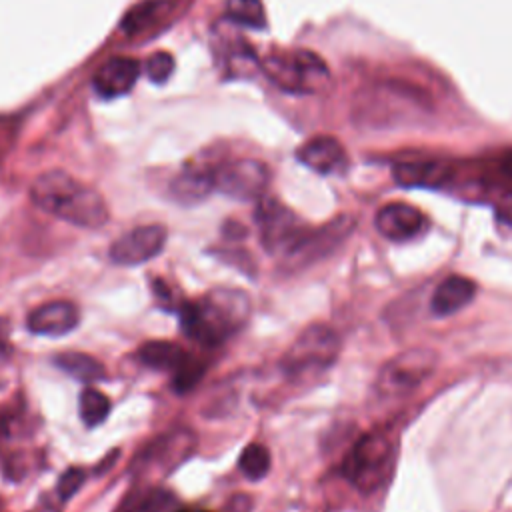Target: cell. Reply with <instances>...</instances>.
<instances>
[{
  "label": "cell",
  "instance_id": "cell-2",
  "mask_svg": "<svg viewBox=\"0 0 512 512\" xmlns=\"http://www.w3.org/2000/svg\"><path fill=\"white\" fill-rule=\"evenodd\" d=\"M182 332L206 346H218L250 318V298L238 288H214L200 300L184 302L178 310Z\"/></svg>",
  "mask_w": 512,
  "mask_h": 512
},
{
  "label": "cell",
  "instance_id": "cell-6",
  "mask_svg": "<svg viewBox=\"0 0 512 512\" xmlns=\"http://www.w3.org/2000/svg\"><path fill=\"white\" fill-rule=\"evenodd\" d=\"M438 354L432 348H408L388 360L376 376V394L398 398L414 392L436 368Z\"/></svg>",
  "mask_w": 512,
  "mask_h": 512
},
{
  "label": "cell",
  "instance_id": "cell-5",
  "mask_svg": "<svg viewBox=\"0 0 512 512\" xmlns=\"http://www.w3.org/2000/svg\"><path fill=\"white\" fill-rule=\"evenodd\" d=\"M264 74L282 90L296 94L318 92L328 82L324 60L310 50H278L262 60Z\"/></svg>",
  "mask_w": 512,
  "mask_h": 512
},
{
  "label": "cell",
  "instance_id": "cell-19",
  "mask_svg": "<svg viewBox=\"0 0 512 512\" xmlns=\"http://www.w3.org/2000/svg\"><path fill=\"white\" fill-rule=\"evenodd\" d=\"M186 358L188 354L184 352V348L168 340H150V342H144L138 350V360L144 366L162 370V372H168V370L176 372Z\"/></svg>",
  "mask_w": 512,
  "mask_h": 512
},
{
  "label": "cell",
  "instance_id": "cell-7",
  "mask_svg": "<svg viewBox=\"0 0 512 512\" xmlns=\"http://www.w3.org/2000/svg\"><path fill=\"white\" fill-rule=\"evenodd\" d=\"M214 190L240 200H260L270 182V170L264 162L254 158H236L212 166Z\"/></svg>",
  "mask_w": 512,
  "mask_h": 512
},
{
  "label": "cell",
  "instance_id": "cell-15",
  "mask_svg": "<svg viewBox=\"0 0 512 512\" xmlns=\"http://www.w3.org/2000/svg\"><path fill=\"white\" fill-rule=\"evenodd\" d=\"M298 160L318 174H336L346 166V152L332 136H314L296 152Z\"/></svg>",
  "mask_w": 512,
  "mask_h": 512
},
{
  "label": "cell",
  "instance_id": "cell-10",
  "mask_svg": "<svg viewBox=\"0 0 512 512\" xmlns=\"http://www.w3.org/2000/svg\"><path fill=\"white\" fill-rule=\"evenodd\" d=\"M194 448V436L188 430H174L150 442L134 460L138 474H170L182 464Z\"/></svg>",
  "mask_w": 512,
  "mask_h": 512
},
{
  "label": "cell",
  "instance_id": "cell-14",
  "mask_svg": "<svg viewBox=\"0 0 512 512\" xmlns=\"http://www.w3.org/2000/svg\"><path fill=\"white\" fill-rule=\"evenodd\" d=\"M140 74V62L130 56L106 60L94 74L92 86L102 98H116L132 90Z\"/></svg>",
  "mask_w": 512,
  "mask_h": 512
},
{
  "label": "cell",
  "instance_id": "cell-30",
  "mask_svg": "<svg viewBox=\"0 0 512 512\" xmlns=\"http://www.w3.org/2000/svg\"><path fill=\"white\" fill-rule=\"evenodd\" d=\"M226 512H252V498L246 494H236L226 504Z\"/></svg>",
  "mask_w": 512,
  "mask_h": 512
},
{
  "label": "cell",
  "instance_id": "cell-33",
  "mask_svg": "<svg viewBox=\"0 0 512 512\" xmlns=\"http://www.w3.org/2000/svg\"><path fill=\"white\" fill-rule=\"evenodd\" d=\"M502 172L512 180V150L502 158Z\"/></svg>",
  "mask_w": 512,
  "mask_h": 512
},
{
  "label": "cell",
  "instance_id": "cell-9",
  "mask_svg": "<svg viewBox=\"0 0 512 512\" xmlns=\"http://www.w3.org/2000/svg\"><path fill=\"white\" fill-rule=\"evenodd\" d=\"M352 226L354 222L348 216H340L318 230H306L300 240L284 254V264L290 268H302L326 258L346 240Z\"/></svg>",
  "mask_w": 512,
  "mask_h": 512
},
{
  "label": "cell",
  "instance_id": "cell-18",
  "mask_svg": "<svg viewBox=\"0 0 512 512\" xmlns=\"http://www.w3.org/2000/svg\"><path fill=\"white\" fill-rule=\"evenodd\" d=\"M452 170L446 162L438 160H414V162H400L394 166L392 176L402 186H424L436 188L450 178Z\"/></svg>",
  "mask_w": 512,
  "mask_h": 512
},
{
  "label": "cell",
  "instance_id": "cell-27",
  "mask_svg": "<svg viewBox=\"0 0 512 512\" xmlns=\"http://www.w3.org/2000/svg\"><path fill=\"white\" fill-rule=\"evenodd\" d=\"M144 68H146V76H148L152 82L162 84V82L168 80L170 74L174 72V58H172V54H168V52H154V54L148 56Z\"/></svg>",
  "mask_w": 512,
  "mask_h": 512
},
{
  "label": "cell",
  "instance_id": "cell-3",
  "mask_svg": "<svg viewBox=\"0 0 512 512\" xmlns=\"http://www.w3.org/2000/svg\"><path fill=\"white\" fill-rule=\"evenodd\" d=\"M340 354L338 334L324 324L304 328L280 360L284 376L294 382H304L324 374Z\"/></svg>",
  "mask_w": 512,
  "mask_h": 512
},
{
  "label": "cell",
  "instance_id": "cell-8",
  "mask_svg": "<svg viewBox=\"0 0 512 512\" xmlns=\"http://www.w3.org/2000/svg\"><path fill=\"white\" fill-rule=\"evenodd\" d=\"M260 242L270 254H286L306 232L300 218L276 198H260L254 212Z\"/></svg>",
  "mask_w": 512,
  "mask_h": 512
},
{
  "label": "cell",
  "instance_id": "cell-16",
  "mask_svg": "<svg viewBox=\"0 0 512 512\" xmlns=\"http://www.w3.org/2000/svg\"><path fill=\"white\" fill-rule=\"evenodd\" d=\"M476 284L460 274H450L438 282L430 298V310L434 316H450L472 302Z\"/></svg>",
  "mask_w": 512,
  "mask_h": 512
},
{
  "label": "cell",
  "instance_id": "cell-28",
  "mask_svg": "<svg viewBox=\"0 0 512 512\" xmlns=\"http://www.w3.org/2000/svg\"><path fill=\"white\" fill-rule=\"evenodd\" d=\"M84 480H86V472L82 468L64 470L56 484V492H58L60 500H70L82 488Z\"/></svg>",
  "mask_w": 512,
  "mask_h": 512
},
{
  "label": "cell",
  "instance_id": "cell-32",
  "mask_svg": "<svg viewBox=\"0 0 512 512\" xmlns=\"http://www.w3.org/2000/svg\"><path fill=\"white\" fill-rule=\"evenodd\" d=\"M12 126H10V122L6 120V118H0V152L6 148V144H8V140H10V136H12Z\"/></svg>",
  "mask_w": 512,
  "mask_h": 512
},
{
  "label": "cell",
  "instance_id": "cell-31",
  "mask_svg": "<svg viewBox=\"0 0 512 512\" xmlns=\"http://www.w3.org/2000/svg\"><path fill=\"white\" fill-rule=\"evenodd\" d=\"M222 234H224V238L226 240H242V238H246V234H248V230L242 226V224H238V222H226L224 224V228H222Z\"/></svg>",
  "mask_w": 512,
  "mask_h": 512
},
{
  "label": "cell",
  "instance_id": "cell-4",
  "mask_svg": "<svg viewBox=\"0 0 512 512\" xmlns=\"http://www.w3.org/2000/svg\"><path fill=\"white\" fill-rule=\"evenodd\" d=\"M394 466V444L384 432L364 434L342 462L344 478L360 492L380 490Z\"/></svg>",
  "mask_w": 512,
  "mask_h": 512
},
{
  "label": "cell",
  "instance_id": "cell-22",
  "mask_svg": "<svg viewBox=\"0 0 512 512\" xmlns=\"http://www.w3.org/2000/svg\"><path fill=\"white\" fill-rule=\"evenodd\" d=\"M120 512H178V498L170 490L148 488L146 492H134Z\"/></svg>",
  "mask_w": 512,
  "mask_h": 512
},
{
  "label": "cell",
  "instance_id": "cell-13",
  "mask_svg": "<svg viewBox=\"0 0 512 512\" xmlns=\"http://www.w3.org/2000/svg\"><path fill=\"white\" fill-rule=\"evenodd\" d=\"M374 224L384 238L392 242H406L416 238L424 230L426 218L412 204L390 202L376 212Z\"/></svg>",
  "mask_w": 512,
  "mask_h": 512
},
{
  "label": "cell",
  "instance_id": "cell-12",
  "mask_svg": "<svg viewBox=\"0 0 512 512\" xmlns=\"http://www.w3.org/2000/svg\"><path fill=\"white\" fill-rule=\"evenodd\" d=\"M80 322V310L70 300H50L36 306L28 318L26 326L36 336L60 338L70 334Z\"/></svg>",
  "mask_w": 512,
  "mask_h": 512
},
{
  "label": "cell",
  "instance_id": "cell-11",
  "mask_svg": "<svg viewBox=\"0 0 512 512\" xmlns=\"http://www.w3.org/2000/svg\"><path fill=\"white\" fill-rule=\"evenodd\" d=\"M166 228L162 224H144L128 230L110 246V260L120 266H140L158 256L166 244Z\"/></svg>",
  "mask_w": 512,
  "mask_h": 512
},
{
  "label": "cell",
  "instance_id": "cell-23",
  "mask_svg": "<svg viewBox=\"0 0 512 512\" xmlns=\"http://www.w3.org/2000/svg\"><path fill=\"white\" fill-rule=\"evenodd\" d=\"M110 398L96 390V388H84L80 392V398H78V412H80V418L82 422L88 426V428H96L98 424H102L108 414H110Z\"/></svg>",
  "mask_w": 512,
  "mask_h": 512
},
{
  "label": "cell",
  "instance_id": "cell-20",
  "mask_svg": "<svg viewBox=\"0 0 512 512\" xmlns=\"http://www.w3.org/2000/svg\"><path fill=\"white\" fill-rule=\"evenodd\" d=\"M54 364L70 374L72 378L92 384V382H100L106 378V368L90 354L86 352H76V350H68V352H60L54 356Z\"/></svg>",
  "mask_w": 512,
  "mask_h": 512
},
{
  "label": "cell",
  "instance_id": "cell-17",
  "mask_svg": "<svg viewBox=\"0 0 512 512\" xmlns=\"http://www.w3.org/2000/svg\"><path fill=\"white\" fill-rule=\"evenodd\" d=\"M214 192L212 168L208 166H186L170 182V196L186 206L198 204Z\"/></svg>",
  "mask_w": 512,
  "mask_h": 512
},
{
  "label": "cell",
  "instance_id": "cell-34",
  "mask_svg": "<svg viewBox=\"0 0 512 512\" xmlns=\"http://www.w3.org/2000/svg\"><path fill=\"white\" fill-rule=\"evenodd\" d=\"M178 512H188V510H178ZM194 512H204V510H194Z\"/></svg>",
  "mask_w": 512,
  "mask_h": 512
},
{
  "label": "cell",
  "instance_id": "cell-29",
  "mask_svg": "<svg viewBox=\"0 0 512 512\" xmlns=\"http://www.w3.org/2000/svg\"><path fill=\"white\" fill-rule=\"evenodd\" d=\"M222 260L234 264L240 272L244 274H250V276H256V268H254V260L250 254L246 252H240V250H228L226 254H220Z\"/></svg>",
  "mask_w": 512,
  "mask_h": 512
},
{
  "label": "cell",
  "instance_id": "cell-21",
  "mask_svg": "<svg viewBox=\"0 0 512 512\" xmlns=\"http://www.w3.org/2000/svg\"><path fill=\"white\" fill-rule=\"evenodd\" d=\"M170 12V4L166 0H146L136 4L126 12L122 20V30L126 34H140L144 30L154 28L158 20H162Z\"/></svg>",
  "mask_w": 512,
  "mask_h": 512
},
{
  "label": "cell",
  "instance_id": "cell-25",
  "mask_svg": "<svg viewBox=\"0 0 512 512\" xmlns=\"http://www.w3.org/2000/svg\"><path fill=\"white\" fill-rule=\"evenodd\" d=\"M226 14L240 26L264 28L266 16L260 0H226Z\"/></svg>",
  "mask_w": 512,
  "mask_h": 512
},
{
  "label": "cell",
  "instance_id": "cell-24",
  "mask_svg": "<svg viewBox=\"0 0 512 512\" xmlns=\"http://www.w3.org/2000/svg\"><path fill=\"white\" fill-rule=\"evenodd\" d=\"M270 464H272L270 450H268L264 444H258V442L248 444V446L240 452V458H238V468H240V472L244 474V478H248V480H252V482L262 480V478L268 474Z\"/></svg>",
  "mask_w": 512,
  "mask_h": 512
},
{
  "label": "cell",
  "instance_id": "cell-26",
  "mask_svg": "<svg viewBox=\"0 0 512 512\" xmlns=\"http://www.w3.org/2000/svg\"><path fill=\"white\" fill-rule=\"evenodd\" d=\"M204 370H206L204 362H200L198 358H190V356H188V358L182 362V366L176 370V376H174V390H176L178 394L190 392V390L202 380Z\"/></svg>",
  "mask_w": 512,
  "mask_h": 512
},
{
  "label": "cell",
  "instance_id": "cell-1",
  "mask_svg": "<svg viewBox=\"0 0 512 512\" xmlns=\"http://www.w3.org/2000/svg\"><path fill=\"white\" fill-rule=\"evenodd\" d=\"M30 198L40 210L78 228H102L110 218L104 198L64 170L42 172L30 186Z\"/></svg>",
  "mask_w": 512,
  "mask_h": 512
}]
</instances>
